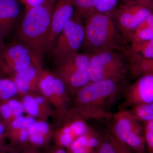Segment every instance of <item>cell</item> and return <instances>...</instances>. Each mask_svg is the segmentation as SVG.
Wrapping results in <instances>:
<instances>
[{"label":"cell","instance_id":"1","mask_svg":"<svg viewBox=\"0 0 153 153\" xmlns=\"http://www.w3.org/2000/svg\"><path fill=\"white\" fill-rule=\"evenodd\" d=\"M121 81L105 79L89 82L74 94L71 114L85 120L108 119L109 108L119 93Z\"/></svg>","mask_w":153,"mask_h":153},{"label":"cell","instance_id":"2","mask_svg":"<svg viewBox=\"0 0 153 153\" xmlns=\"http://www.w3.org/2000/svg\"><path fill=\"white\" fill-rule=\"evenodd\" d=\"M55 0L26 10L16 31L18 41L30 47L33 54L43 61L49 37Z\"/></svg>","mask_w":153,"mask_h":153},{"label":"cell","instance_id":"3","mask_svg":"<svg viewBox=\"0 0 153 153\" xmlns=\"http://www.w3.org/2000/svg\"><path fill=\"white\" fill-rule=\"evenodd\" d=\"M85 38L82 47L92 53L105 49L126 50L119 43L116 28L108 14L94 13L86 19Z\"/></svg>","mask_w":153,"mask_h":153},{"label":"cell","instance_id":"4","mask_svg":"<svg viewBox=\"0 0 153 153\" xmlns=\"http://www.w3.org/2000/svg\"><path fill=\"white\" fill-rule=\"evenodd\" d=\"M127 71L122 58L114 49H101L90 55L88 74L91 82L105 79L122 81Z\"/></svg>","mask_w":153,"mask_h":153},{"label":"cell","instance_id":"5","mask_svg":"<svg viewBox=\"0 0 153 153\" xmlns=\"http://www.w3.org/2000/svg\"><path fill=\"white\" fill-rule=\"evenodd\" d=\"M112 131L118 140L134 153H146L143 128L130 112L121 110L115 114Z\"/></svg>","mask_w":153,"mask_h":153},{"label":"cell","instance_id":"6","mask_svg":"<svg viewBox=\"0 0 153 153\" xmlns=\"http://www.w3.org/2000/svg\"><path fill=\"white\" fill-rule=\"evenodd\" d=\"M90 55L77 53L57 63L55 74L63 80L68 93L75 94L90 82Z\"/></svg>","mask_w":153,"mask_h":153},{"label":"cell","instance_id":"7","mask_svg":"<svg viewBox=\"0 0 153 153\" xmlns=\"http://www.w3.org/2000/svg\"><path fill=\"white\" fill-rule=\"evenodd\" d=\"M85 38L84 27L76 13L67 23L52 48L56 64L78 53Z\"/></svg>","mask_w":153,"mask_h":153},{"label":"cell","instance_id":"8","mask_svg":"<svg viewBox=\"0 0 153 153\" xmlns=\"http://www.w3.org/2000/svg\"><path fill=\"white\" fill-rule=\"evenodd\" d=\"M152 14V0H131L122 6L117 13L116 17L123 37L127 38Z\"/></svg>","mask_w":153,"mask_h":153},{"label":"cell","instance_id":"9","mask_svg":"<svg viewBox=\"0 0 153 153\" xmlns=\"http://www.w3.org/2000/svg\"><path fill=\"white\" fill-rule=\"evenodd\" d=\"M36 59L38 58L27 45L19 41L13 42L5 45L2 51L0 69L12 75L24 71Z\"/></svg>","mask_w":153,"mask_h":153},{"label":"cell","instance_id":"10","mask_svg":"<svg viewBox=\"0 0 153 153\" xmlns=\"http://www.w3.org/2000/svg\"><path fill=\"white\" fill-rule=\"evenodd\" d=\"M124 98L126 107L153 102V74L137 78L128 85L125 91Z\"/></svg>","mask_w":153,"mask_h":153},{"label":"cell","instance_id":"11","mask_svg":"<svg viewBox=\"0 0 153 153\" xmlns=\"http://www.w3.org/2000/svg\"><path fill=\"white\" fill-rule=\"evenodd\" d=\"M74 10L72 0H57L55 2L47 42V51L52 49L57 37L74 16Z\"/></svg>","mask_w":153,"mask_h":153},{"label":"cell","instance_id":"12","mask_svg":"<svg viewBox=\"0 0 153 153\" xmlns=\"http://www.w3.org/2000/svg\"><path fill=\"white\" fill-rule=\"evenodd\" d=\"M69 120L55 132V143L60 148L68 147L71 143L91 128L86 121L77 116L71 114Z\"/></svg>","mask_w":153,"mask_h":153},{"label":"cell","instance_id":"13","mask_svg":"<svg viewBox=\"0 0 153 153\" xmlns=\"http://www.w3.org/2000/svg\"><path fill=\"white\" fill-rule=\"evenodd\" d=\"M42 63L36 59L24 71L12 75L11 78L16 85L19 94L24 95L38 91V79L43 69Z\"/></svg>","mask_w":153,"mask_h":153},{"label":"cell","instance_id":"14","mask_svg":"<svg viewBox=\"0 0 153 153\" xmlns=\"http://www.w3.org/2000/svg\"><path fill=\"white\" fill-rule=\"evenodd\" d=\"M20 13L18 0H0V34L3 38L10 35Z\"/></svg>","mask_w":153,"mask_h":153},{"label":"cell","instance_id":"15","mask_svg":"<svg viewBox=\"0 0 153 153\" xmlns=\"http://www.w3.org/2000/svg\"><path fill=\"white\" fill-rule=\"evenodd\" d=\"M55 79V73L43 68L38 79V90L58 113L59 107L54 89Z\"/></svg>","mask_w":153,"mask_h":153},{"label":"cell","instance_id":"16","mask_svg":"<svg viewBox=\"0 0 153 153\" xmlns=\"http://www.w3.org/2000/svg\"><path fill=\"white\" fill-rule=\"evenodd\" d=\"M28 141L38 146H44L51 140L52 134L51 128L46 120H36L28 130Z\"/></svg>","mask_w":153,"mask_h":153},{"label":"cell","instance_id":"17","mask_svg":"<svg viewBox=\"0 0 153 153\" xmlns=\"http://www.w3.org/2000/svg\"><path fill=\"white\" fill-rule=\"evenodd\" d=\"M130 60L129 66L130 75L134 78L153 74V59H147L128 52L127 55Z\"/></svg>","mask_w":153,"mask_h":153},{"label":"cell","instance_id":"18","mask_svg":"<svg viewBox=\"0 0 153 153\" xmlns=\"http://www.w3.org/2000/svg\"><path fill=\"white\" fill-rule=\"evenodd\" d=\"M22 102L25 112L27 115L35 118L47 121L48 118L46 114L34 97V93L28 94L23 95Z\"/></svg>","mask_w":153,"mask_h":153},{"label":"cell","instance_id":"19","mask_svg":"<svg viewBox=\"0 0 153 153\" xmlns=\"http://www.w3.org/2000/svg\"><path fill=\"white\" fill-rule=\"evenodd\" d=\"M129 52L143 58L153 59V40L143 41H131Z\"/></svg>","mask_w":153,"mask_h":153},{"label":"cell","instance_id":"20","mask_svg":"<svg viewBox=\"0 0 153 153\" xmlns=\"http://www.w3.org/2000/svg\"><path fill=\"white\" fill-rule=\"evenodd\" d=\"M137 120L146 123L153 120V102L137 105L129 111Z\"/></svg>","mask_w":153,"mask_h":153},{"label":"cell","instance_id":"21","mask_svg":"<svg viewBox=\"0 0 153 153\" xmlns=\"http://www.w3.org/2000/svg\"><path fill=\"white\" fill-rule=\"evenodd\" d=\"M18 94L16 85L11 77H0V102L14 98Z\"/></svg>","mask_w":153,"mask_h":153},{"label":"cell","instance_id":"22","mask_svg":"<svg viewBox=\"0 0 153 153\" xmlns=\"http://www.w3.org/2000/svg\"><path fill=\"white\" fill-rule=\"evenodd\" d=\"M127 39L131 41H143L153 40V28L143 21Z\"/></svg>","mask_w":153,"mask_h":153},{"label":"cell","instance_id":"23","mask_svg":"<svg viewBox=\"0 0 153 153\" xmlns=\"http://www.w3.org/2000/svg\"><path fill=\"white\" fill-rule=\"evenodd\" d=\"M95 0H72L76 13L81 19H86L94 13Z\"/></svg>","mask_w":153,"mask_h":153},{"label":"cell","instance_id":"24","mask_svg":"<svg viewBox=\"0 0 153 153\" xmlns=\"http://www.w3.org/2000/svg\"><path fill=\"white\" fill-rule=\"evenodd\" d=\"M118 3V0H95L94 4V13L108 14L113 10Z\"/></svg>","mask_w":153,"mask_h":153},{"label":"cell","instance_id":"25","mask_svg":"<svg viewBox=\"0 0 153 153\" xmlns=\"http://www.w3.org/2000/svg\"><path fill=\"white\" fill-rule=\"evenodd\" d=\"M143 128L148 153H153V120L145 123Z\"/></svg>","mask_w":153,"mask_h":153},{"label":"cell","instance_id":"26","mask_svg":"<svg viewBox=\"0 0 153 153\" xmlns=\"http://www.w3.org/2000/svg\"><path fill=\"white\" fill-rule=\"evenodd\" d=\"M12 111L13 120L23 115L25 112L24 107L22 102L14 98L6 100Z\"/></svg>","mask_w":153,"mask_h":153},{"label":"cell","instance_id":"27","mask_svg":"<svg viewBox=\"0 0 153 153\" xmlns=\"http://www.w3.org/2000/svg\"><path fill=\"white\" fill-rule=\"evenodd\" d=\"M0 117L7 127L13 120L12 111L6 101L0 102Z\"/></svg>","mask_w":153,"mask_h":153},{"label":"cell","instance_id":"28","mask_svg":"<svg viewBox=\"0 0 153 153\" xmlns=\"http://www.w3.org/2000/svg\"><path fill=\"white\" fill-rule=\"evenodd\" d=\"M108 138L112 143L116 153H134L128 147L120 141L114 136H110Z\"/></svg>","mask_w":153,"mask_h":153},{"label":"cell","instance_id":"29","mask_svg":"<svg viewBox=\"0 0 153 153\" xmlns=\"http://www.w3.org/2000/svg\"><path fill=\"white\" fill-rule=\"evenodd\" d=\"M96 153H116L114 147L108 139L107 140L102 141Z\"/></svg>","mask_w":153,"mask_h":153},{"label":"cell","instance_id":"30","mask_svg":"<svg viewBox=\"0 0 153 153\" xmlns=\"http://www.w3.org/2000/svg\"><path fill=\"white\" fill-rule=\"evenodd\" d=\"M52 0H21L27 10L30 8L41 5Z\"/></svg>","mask_w":153,"mask_h":153},{"label":"cell","instance_id":"31","mask_svg":"<svg viewBox=\"0 0 153 153\" xmlns=\"http://www.w3.org/2000/svg\"><path fill=\"white\" fill-rule=\"evenodd\" d=\"M4 38L2 37V36L0 34V63H1V53L3 49H4V47L5 46L4 42Z\"/></svg>","mask_w":153,"mask_h":153},{"label":"cell","instance_id":"32","mask_svg":"<svg viewBox=\"0 0 153 153\" xmlns=\"http://www.w3.org/2000/svg\"><path fill=\"white\" fill-rule=\"evenodd\" d=\"M67 153L66 151L63 149V148H58L52 151L51 153Z\"/></svg>","mask_w":153,"mask_h":153},{"label":"cell","instance_id":"33","mask_svg":"<svg viewBox=\"0 0 153 153\" xmlns=\"http://www.w3.org/2000/svg\"><path fill=\"white\" fill-rule=\"evenodd\" d=\"M0 153H16L13 152H11V151H9L7 149H5L2 151H1L0 152Z\"/></svg>","mask_w":153,"mask_h":153},{"label":"cell","instance_id":"34","mask_svg":"<svg viewBox=\"0 0 153 153\" xmlns=\"http://www.w3.org/2000/svg\"><path fill=\"white\" fill-rule=\"evenodd\" d=\"M7 137V135L2 136H0V143H4V140L5 138Z\"/></svg>","mask_w":153,"mask_h":153},{"label":"cell","instance_id":"35","mask_svg":"<svg viewBox=\"0 0 153 153\" xmlns=\"http://www.w3.org/2000/svg\"><path fill=\"white\" fill-rule=\"evenodd\" d=\"M6 149V148L4 146V143H0V152L1 151H2L3 150Z\"/></svg>","mask_w":153,"mask_h":153},{"label":"cell","instance_id":"36","mask_svg":"<svg viewBox=\"0 0 153 153\" xmlns=\"http://www.w3.org/2000/svg\"><path fill=\"white\" fill-rule=\"evenodd\" d=\"M3 122L2 120L1 119V117H0V122Z\"/></svg>","mask_w":153,"mask_h":153},{"label":"cell","instance_id":"37","mask_svg":"<svg viewBox=\"0 0 153 153\" xmlns=\"http://www.w3.org/2000/svg\"><path fill=\"white\" fill-rule=\"evenodd\" d=\"M1 70H0V72H1Z\"/></svg>","mask_w":153,"mask_h":153},{"label":"cell","instance_id":"38","mask_svg":"<svg viewBox=\"0 0 153 153\" xmlns=\"http://www.w3.org/2000/svg\"></svg>","mask_w":153,"mask_h":153}]
</instances>
